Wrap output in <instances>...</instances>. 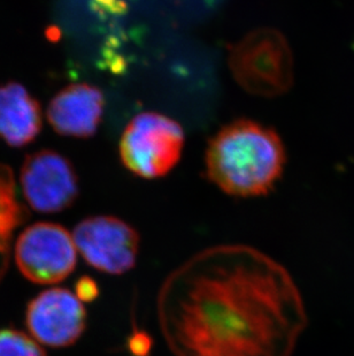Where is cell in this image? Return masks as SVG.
Instances as JSON below:
<instances>
[{
	"label": "cell",
	"mask_w": 354,
	"mask_h": 356,
	"mask_svg": "<svg viewBox=\"0 0 354 356\" xmlns=\"http://www.w3.org/2000/svg\"><path fill=\"white\" fill-rule=\"evenodd\" d=\"M21 186L28 204L42 213L64 211L78 195V180L73 165L52 150H40L24 159Z\"/></svg>",
	"instance_id": "obj_7"
},
{
	"label": "cell",
	"mask_w": 354,
	"mask_h": 356,
	"mask_svg": "<svg viewBox=\"0 0 354 356\" xmlns=\"http://www.w3.org/2000/svg\"><path fill=\"white\" fill-rule=\"evenodd\" d=\"M27 218V210L17 195L13 172L0 164V282L10 263L13 233Z\"/></svg>",
	"instance_id": "obj_11"
},
{
	"label": "cell",
	"mask_w": 354,
	"mask_h": 356,
	"mask_svg": "<svg viewBox=\"0 0 354 356\" xmlns=\"http://www.w3.org/2000/svg\"><path fill=\"white\" fill-rule=\"evenodd\" d=\"M104 103V96L98 88L87 83L71 84L52 98L47 119L60 135L89 138L99 127Z\"/></svg>",
	"instance_id": "obj_9"
},
{
	"label": "cell",
	"mask_w": 354,
	"mask_h": 356,
	"mask_svg": "<svg viewBox=\"0 0 354 356\" xmlns=\"http://www.w3.org/2000/svg\"><path fill=\"white\" fill-rule=\"evenodd\" d=\"M77 252L89 266L108 275H124L134 268L140 250V234L122 219L96 216L75 227Z\"/></svg>",
	"instance_id": "obj_6"
},
{
	"label": "cell",
	"mask_w": 354,
	"mask_h": 356,
	"mask_svg": "<svg viewBox=\"0 0 354 356\" xmlns=\"http://www.w3.org/2000/svg\"><path fill=\"white\" fill-rule=\"evenodd\" d=\"M15 262L21 273L35 284L62 282L76 268L73 234L59 224L36 222L17 238Z\"/></svg>",
	"instance_id": "obj_5"
},
{
	"label": "cell",
	"mask_w": 354,
	"mask_h": 356,
	"mask_svg": "<svg viewBox=\"0 0 354 356\" xmlns=\"http://www.w3.org/2000/svg\"><path fill=\"white\" fill-rule=\"evenodd\" d=\"M158 317L175 356H291L307 322L287 270L244 245L205 249L175 269Z\"/></svg>",
	"instance_id": "obj_1"
},
{
	"label": "cell",
	"mask_w": 354,
	"mask_h": 356,
	"mask_svg": "<svg viewBox=\"0 0 354 356\" xmlns=\"http://www.w3.org/2000/svg\"><path fill=\"white\" fill-rule=\"evenodd\" d=\"M184 145L183 129L173 119L147 112L135 117L121 138L124 166L142 178L167 175L180 161Z\"/></svg>",
	"instance_id": "obj_4"
},
{
	"label": "cell",
	"mask_w": 354,
	"mask_h": 356,
	"mask_svg": "<svg viewBox=\"0 0 354 356\" xmlns=\"http://www.w3.org/2000/svg\"><path fill=\"white\" fill-rule=\"evenodd\" d=\"M26 321L38 343L60 348L71 346L83 334L87 310L76 294L54 287L40 293L29 303Z\"/></svg>",
	"instance_id": "obj_8"
},
{
	"label": "cell",
	"mask_w": 354,
	"mask_h": 356,
	"mask_svg": "<svg viewBox=\"0 0 354 356\" xmlns=\"http://www.w3.org/2000/svg\"><path fill=\"white\" fill-rule=\"evenodd\" d=\"M0 356H47L34 338L17 330H0Z\"/></svg>",
	"instance_id": "obj_12"
},
{
	"label": "cell",
	"mask_w": 354,
	"mask_h": 356,
	"mask_svg": "<svg viewBox=\"0 0 354 356\" xmlns=\"http://www.w3.org/2000/svg\"><path fill=\"white\" fill-rule=\"evenodd\" d=\"M77 298L82 301V302H89V301H92V300L96 299L98 296L97 284L94 282V280H92L91 278H87V277H84V278L80 279L78 282H77Z\"/></svg>",
	"instance_id": "obj_13"
},
{
	"label": "cell",
	"mask_w": 354,
	"mask_h": 356,
	"mask_svg": "<svg viewBox=\"0 0 354 356\" xmlns=\"http://www.w3.org/2000/svg\"><path fill=\"white\" fill-rule=\"evenodd\" d=\"M235 80L244 90L276 97L294 84V57L287 38L278 31L262 28L235 44L229 58Z\"/></svg>",
	"instance_id": "obj_3"
},
{
	"label": "cell",
	"mask_w": 354,
	"mask_h": 356,
	"mask_svg": "<svg viewBox=\"0 0 354 356\" xmlns=\"http://www.w3.org/2000/svg\"><path fill=\"white\" fill-rule=\"evenodd\" d=\"M42 129L38 102L22 84L10 82L0 87V138L10 147H24Z\"/></svg>",
	"instance_id": "obj_10"
},
{
	"label": "cell",
	"mask_w": 354,
	"mask_h": 356,
	"mask_svg": "<svg viewBox=\"0 0 354 356\" xmlns=\"http://www.w3.org/2000/svg\"><path fill=\"white\" fill-rule=\"evenodd\" d=\"M285 150L278 133L251 120L222 128L206 150V173L221 191L238 197L266 195L281 178Z\"/></svg>",
	"instance_id": "obj_2"
}]
</instances>
